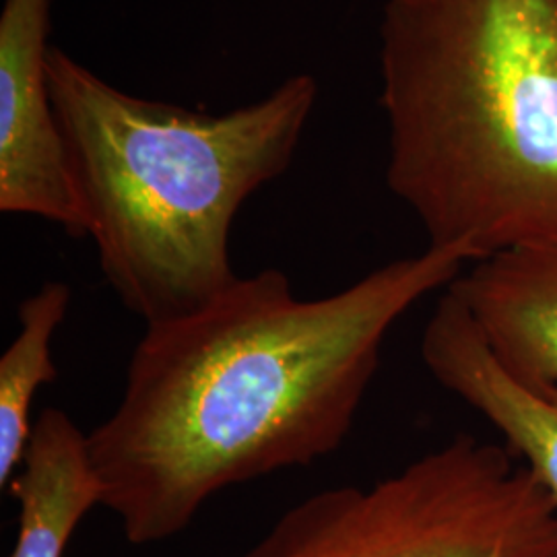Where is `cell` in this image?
Masks as SVG:
<instances>
[{
	"mask_svg": "<svg viewBox=\"0 0 557 557\" xmlns=\"http://www.w3.org/2000/svg\"><path fill=\"white\" fill-rule=\"evenodd\" d=\"M471 262L428 246L314 299L264 269L145 324L116 409L89 432L101 506L124 539L176 537L223 490L337 453L393 326Z\"/></svg>",
	"mask_w": 557,
	"mask_h": 557,
	"instance_id": "cell-1",
	"label": "cell"
},
{
	"mask_svg": "<svg viewBox=\"0 0 557 557\" xmlns=\"http://www.w3.org/2000/svg\"><path fill=\"white\" fill-rule=\"evenodd\" d=\"M386 184L436 248L557 244V0H386Z\"/></svg>",
	"mask_w": 557,
	"mask_h": 557,
	"instance_id": "cell-2",
	"label": "cell"
},
{
	"mask_svg": "<svg viewBox=\"0 0 557 557\" xmlns=\"http://www.w3.org/2000/svg\"><path fill=\"white\" fill-rule=\"evenodd\" d=\"M46 75L87 236L122 306L153 324L218 298L238 278L234 220L292 165L317 79L215 114L122 91L57 46Z\"/></svg>",
	"mask_w": 557,
	"mask_h": 557,
	"instance_id": "cell-3",
	"label": "cell"
},
{
	"mask_svg": "<svg viewBox=\"0 0 557 557\" xmlns=\"http://www.w3.org/2000/svg\"><path fill=\"white\" fill-rule=\"evenodd\" d=\"M239 557H557V502L506 444L458 434L299 499Z\"/></svg>",
	"mask_w": 557,
	"mask_h": 557,
	"instance_id": "cell-4",
	"label": "cell"
},
{
	"mask_svg": "<svg viewBox=\"0 0 557 557\" xmlns=\"http://www.w3.org/2000/svg\"><path fill=\"white\" fill-rule=\"evenodd\" d=\"M52 0H4L0 11V211L87 236L48 91Z\"/></svg>",
	"mask_w": 557,
	"mask_h": 557,
	"instance_id": "cell-5",
	"label": "cell"
},
{
	"mask_svg": "<svg viewBox=\"0 0 557 557\" xmlns=\"http://www.w3.org/2000/svg\"><path fill=\"white\" fill-rule=\"evenodd\" d=\"M421 359L442 388L498 430L557 502V388L524 386L508 376L450 292L440 296L423 329Z\"/></svg>",
	"mask_w": 557,
	"mask_h": 557,
	"instance_id": "cell-6",
	"label": "cell"
},
{
	"mask_svg": "<svg viewBox=\"0 0 557 557\" xmlns=\"http://www.w3.org/2000/svg\"><path fill=\"white\" fill-rule=\"evenodd\" d=\"M508 376L557 388V244L471 262L448 289Z\"/></svg>",
	"mask_w": 557,
	"mask_h": 557,
	"instance_id": "cell-7",
	"label": "cell"
},
{
	"mask_svg": "<svg viewBox=\"0 0 557 557\" xmlns=\"http://www.w3.org/2000/svg\"><path fill=\"white\" fill-rule=\"evenodd\" d=\"M7 487L20 504V529L9 557H64L81 520L103 499L89 434L62 409H44Z\"/></svg>",
	"mask_w": 557,
	"mask_h": 557,
	"instance_id": "cell-8",
	"label": "cell"
},
{
	"mask_svg": "<svg viewBox=\"0 0 557 557\" xmlns=\"http://www.w3.org/2000/svg\"><path fill=\"white\" fill-rule=\"evenodd\" d=\"M71 287L64 281H46L21 299L20 331L0 358V485L17 473L32 438V403L41 386L59 379L52 359V337L66 319Z\"/></svg>",
	"mask_w": 557,
	"mask_h": 557,
	"instance_id": "cell-9",
	"label": "cell"
}]
</instances>
